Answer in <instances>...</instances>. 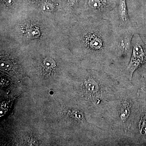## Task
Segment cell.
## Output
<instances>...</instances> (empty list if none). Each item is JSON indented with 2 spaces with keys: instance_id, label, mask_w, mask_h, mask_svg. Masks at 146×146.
Returning <instances> with one entry per match:
<instances>
[{
  "instance_id": "6da1fadb",
  "label": "cell",
  "mask_w": 146,
  "mask_h": 146,
  "mask_svg": "<svg viewBox=\"0 0 146 146\" xmlns=\"http://www.w3.org/2000/svg\"><path fill=\"white\" fill-rule=\"evenodd\" d=\"M137 94L134 84H129L102 117L106 145H130L129 133L137 108Z\"/></svg>"
},
{
  "instance_id": "7a4b0ae2",
  "label": "cell",
  "mask_w": 146,
  "mask_h": 146,
  "mask_svg": "<svg viewBox=\"0 0 146 146\" xmlns=\"http://www.w3.org/2000/svg\"><path fill=\"white\" fill-rule=\"evenodd\" d=\"M116 32L115 58L112 73L118 76H125L124 72L131 57V42L136 30L133 27L130 29H116Z\"/></svg>"
},
{
  "instance_id": "3957f363",
  "label": "cell",
  "mask_w": 146,
  "mask_h": 146,
  "mask_svg": "<svg viewBox=\"0 0 146 146\" xmlns=\"http://www.w3.org/2000/svg\"><path fill=\"white\" fill-rule=\"evenodd\" d=\"M132 53L128 65L124 72V75L132 82L133 74L139 68L146 63V44L138 33L133 35Z\"/></svg>"
},
{
  "instance_id": "277c9868",
  "label": "cell",
  "mask_w": 146,
  "mask_h": 146,
  "mask_svg": "<svg viewBox=\"0 0 146 146\" xmlns=\"http://www.w3.org/2000/svg\"><path fill=\"white\" fill-rule=\"evenodd\" d=\"M119 0H87L90 14L94 18L109 20L119 4Z\"/></svg>"
},
{
  "instance_id": "5b68a950",
  "label": "cell",
  "mask_w": 146,
  "mask_h": 146,
  "mask_svg": "<svg viewBox=\"0 0 146 146\" xmlns=\"http://www.w3.org/2000/svg\"><path fill=\"white\" fill-rule=\"evenodd\" d=\"M108 21L116 29H130L133 27L128 12L126 0H119Z\"/></svg>"
},
{
  "instance_id": "8992f818",
  "label": "cell",
  "mask_w": 146,
  "mask_h": 146,
  "mask_svg": "<svg viewBox=\"0 0 146 146\" xmlns=\"http://www.w3.org/2000/svg\"><path fill=\"white\" fill-rule=\"evenodd\" d=\"M71 5L74 6L77 4L79 0H68Z\"/></svg>"
}]
</instances>
